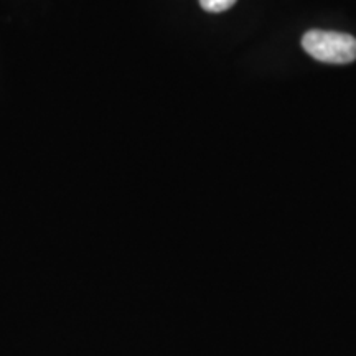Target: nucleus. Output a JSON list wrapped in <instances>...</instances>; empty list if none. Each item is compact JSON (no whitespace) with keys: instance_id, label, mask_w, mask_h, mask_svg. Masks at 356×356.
I'll return each instance as SVG.
<instances>
[{"instance_id":"obj_1","label":"nucleus","mask_w":356,"mask_h":356,"mask_svg":"<svg viewBox=\"0 0 356 356\" xmlns=\"http://www.w3.org/2000/svg\"><path fill=\"white\" fill-rule=\"evenodd\" d=\"M302 47L322 63L346 65L356 60V38L348 33L310 30L302 37Z\"/></svg>"},{"instance_id":"obj_2","label":"nucleus","mask_w":356,"mask_h":356,"mask_svg":"<svg viewBox=\"0 0 356 356\" xmlns=\"http://www.w3.org/2000/svg\"><path fill=\"white\" fill-rule=\"evenodd\" d=\"M236 2H238V0H200V3H202L204 10L213 13L228 10V8L233 7Z\"/></svg>"}]
</instances>
